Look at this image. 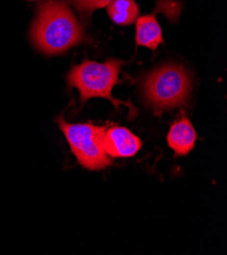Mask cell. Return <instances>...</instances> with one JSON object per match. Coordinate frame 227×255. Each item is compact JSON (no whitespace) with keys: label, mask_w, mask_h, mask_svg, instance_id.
Returning <instances> with one entry per match:
<instances>
[{"label":"cell","mask_w":227,"mask_h":255,"mask_svg":"<svg viewBox=\"0 0 227 255\" xmlns=\"http://www.w3.org/2000/svg\"><path fill=\"white\" fill-rule=\"evenodd\" d=\"M31 39L45 55H58L87 40L69 6L62 0H45L33 22Z\"/></svg>","instance_id":"6da1fadb"},{"label":"cell","mask_w":227,"mask_h":255,"mask_svg":"<svg viewBox=\"0 0 227 255\" xmlns=\"http://www.w3.org/2000/svg\"><path fill=\"white\" fill-rule=\"evenodd\" d=\"M143 90L148 106L160 116L187 103L192 91L191 75L182 65H162L146 76Z\"/></svg>","instance_id":"7a4b0ae2"},{"label":"cell","mask_w":227,"mask_h":255,"mask_svg":"<svg viewBox=\"0 0 227 255\" xmlns=\"http://www.w3.org/2000/svg\"><path fill=\"white\" fill-rule=\"evenodd\" d=\"M122 64L123 61L117 59H108L104 63L85 59L68 72L67 84L79 91L83 103L92 98H103L109 100L115 108L120 104L125 105L130 108L132 115H136L137 110L131 102L116 100L111 95L113 87L118 84V74Z\"/></svg>","instance_id":"3957f363"},{"label":"cell","mask_w":227,"mask_h":255,"mask_svg":"<svg viewBox=\"0 0 227 255\" xmlns=\"http://www.w3.org/2000/svg\"><path fill=\"white\" fill-rule=\"evenodd\" d=\"M57 124L71 152L82 167L91 171H99L111 166V159L103 147V137L107 126H97L91 123L72 124L62 117L57 119Z\"/></svg>","instance_id":"277c9868"},{"label":"cell","mask_w":227,"mask_h":255,"mask_svg":"<svg viewBox=\"0 0 227 255\" xmlns=\"http://www.w3.org/2000/svg\"><path fill=\"white\" fill-rule=\"evenodd\" d=\"M103 147L109 158H130L141 149L142 141L125 127L113 126L104 133Z\"/></svg>","instance_id":"5b68a950"},{"label":"cell","mask_w":227,"mask_h":255,"mask_svg":"<svg viewBox=\"0 0 227 255\" xmlns=\"http://www.w3.org/2000/svg\"><path fill=\"white\" fill-rule=\"evenodd\" d=\"M197 133L190 119L186 116L174 122L167 135L169 147L176 157L187 156L195 147Z\"/></svg>","instance_id":"8992f818"},{"label":"cell","mask_w":227,"mask_h":255,"mask_svg":"<svg viewBox=\"0 0 227 255\" xmlns=\"http://www.w3.org/2000/svg\"><path fill=\"white\" fill-rule=\"evenodd\" d=\"M136 42L138 46H145L153 51L163 43L162 30L156 19V11L152 14L138 17Z\"/></svg>","instance_id":"52a82bcc"},{"label":"cell","mask_w":227,"mask_h":255,"mask_svg":"<svg viewBox=\"0 0 227 255\" xmlns=\"http://www.w3.org/2000/svg\"><path fill=\"white\" fill-rule=\"evenodd\" d=\"M106 8L111 20L118 25L134 23L140 13V8L135 0H113Z\"/></svg>","instance_id":"ba28073f"},{"label":"cell","mask_w":227,"mask_h":255,"mask_svg":"<svg viewBox=\"0 0 227 255\" xmlns=\"http://www.w3.org/2000/svg\"><path fill=\"white\" fill-rule=\"evenodd\" d=\"M113 0H73V5L84 16L89 17L98 8L106 7Z\"/></svg>","instance_id":"9c48e42d"}]
</instances>
